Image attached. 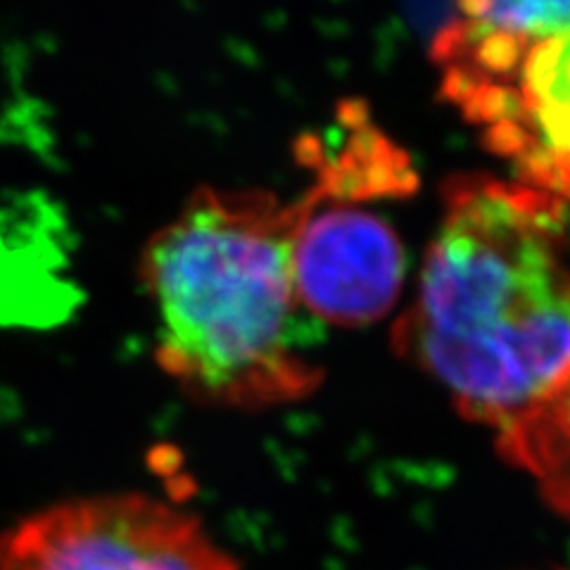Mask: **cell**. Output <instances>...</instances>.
Segmentation results:
<instances>
[{
  "label": "cell",
  "instance_id": "obj_1",
  "mask_svg": "<svg viewBox=\"0 0 570 570\" xmlns=\"http://www.w3.org/2000/svg\"><path fill=\"white\" fill-rule=\"evenodd\" d=\"M559 203L461 176L444 193L402 352L471 421L504 431L570 366V247Z\"/></svg>",
  "mask_w": 570,
  "mask_h": 570
},
{
  "label": "cell",
  "instance_id": "obj_2",
  "mask_svg": "<svg viewBox=\"0 0 570 570\" xmlns=\"http://www.w3.org/2000/svg\"><path fill=\"white\" fill-rule=\"evenodd\" d=\"M293 203L264 188L203 186L148 238L138 278L155 362L193 402L259 412L324 381L291 262Z\"/></svg>",
  "mask_w": 570,
  "mask_h": 570
},
{
  "label": "cell",
  "instance_id": "obj_3",
  "mask_svg": "<svg viewBox=\"0 0 570 570\" xmlns=\"http://www.w3.org/2000/svg\"><path fill=\"white\" fill-rule=\"evenodd\" d=\"M0 540L20 570H238L193 513L140 492L69 499Z\"/></svg>",
  "mask_w": 570,
  "mask_h": 570
},
{
  "label": "cell",
  "instance_id": "obj_4",
  "mask_svg": "<svg viewBox=\"0 0 570 570\" xmlns=\"http://www.w3.org/2000/svg\"><path fill=\"white\" fill-rule=\"evenodd\" d=\"M293 203L291 262L299 305L324 324L364 326L385 316L402 288L404 247L362 195L312 176Z\"/></svg>",
  "mask_w": 570,
  "mask_h": 570
},
{
  "label": "cell",
  "instance_id": "obj_5",
  "mask_svg": "<svg viewBox=\"0 0 570 570\" xmlns=\"http://www.w3.org/2000/svg\"><path fill=\"white\" fill-rule=\"evenodd\" d=\"M570 29V3H463L435 36L440 91L475 127L530 52Z\"/></svg>",
  "mask_w": 570,
  "mask_h": 570
},
{
  "label": "cell",
  "instance_id": "obj_6",
  "mask_svg": "<svg viewBox=\"0 0 570 570\" xmlns=\"http://www.w3.org/2000/svg\"><path fill=\"white\" fill-rule=\"evenodd\" d=\"M478 129L521 186L570 207V29L530 52Z\"/></svg>",
  "mask_w": 570,
  "mask_h": 570
},
{
  "label": "cell",
  "instance_id": "obj_7",
  "mask_svg": "<svg viewBox=\"0 0 570 570\" xmlns=\"http://www.w3.org/2000/svg\"><path fill=\"white\" fill-rule=\"evenodd\" d=\"M497 448L570 519V366L523 416L497 433Z\"/></svg>",
  "mask_w": 570,
  "mask_h": 570
},
{
  "label": "cell",
  "instance_id": "obj_8",
  "mask_svg": "<svg viewBox=\"0 0 570 570\" xmlns=\"http://www.w3.org/2000/svg\"><path fill=\"white\" fill-rule=\"evenodd\" d=\"M0 570H20L17 568V563L12 561L8 547L3 544V540H0Z\"/></svg>",
  "mask_w": 570,
  "mask_h": 570
}]
</instances>
